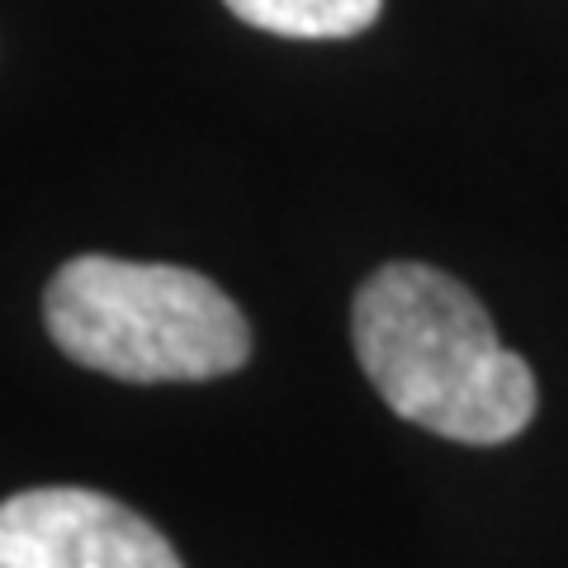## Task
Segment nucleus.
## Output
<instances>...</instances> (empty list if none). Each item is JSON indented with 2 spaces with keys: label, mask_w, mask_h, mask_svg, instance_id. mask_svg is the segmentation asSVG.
Returning <instances> with one entry per match:
<instances>
[{
  "label": "nucleus",
  "mask_w": 568,
  "mask_h": 568,
  "mask_svg": "<svg viewBox=\"0 0 568 568\" xmlns=\"http://www.w3.org/2000/svg\"><path fill=\"white\" fill-rule=\"evenodd\" d=\"M355 361L403 422L465 446H503L536 417V375L497 342L484 304L436 265L388 261L351 308Z\"/></svg>",
  "instance_id": "1"
},
{
  "label": "nucleus",
  "mask_w": 568,
  "mask_h": 568,
  "mask_svg": "<svg viewBox=\"0 0 568 568\" xmlns=\"http://www.w3.org/2000/svg\"><path fill=\"white\" fill-rule=\"evenodd\" d=\"M0 568H185L133 507L91 488H29L0 503Z\"/></svg>",
  "instance_id": "3"
},
{
  "label": "nucleus",
  "mask_w": 568,
  "mask_h": 568,
  "mask_svg": "<svg viewBox=\"0 0 568 568\" xmlns=\"http://www.w3.org/2000/svg\"><path fill=\"white\" fill-rule=\"evenodd\" d=\"M62 355L129 384H200L252 361V327L219 284L185 265L71 256L43 294Z\"/></svg>",
  "instance_id": "2"
},
{
  "label": "nucleus",
  "mask_w": 568,
  "mask_h": 568,
  "mask_svg": "<svg viewBox=\"0 0 568 568\" xmlns=\"http://www.w3.org/2000/svg\"><path fill=\"white\" fill-rule=\"evenodd\" d=\"M252 29L280 39H351L379 20L384 0H223Z\"/></svg>",
  "instance_id": "4"
}]
</instances>
